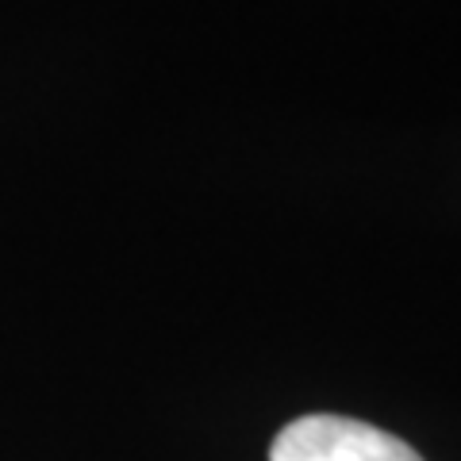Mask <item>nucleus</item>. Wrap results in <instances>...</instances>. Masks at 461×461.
<instances>
[{"mask_svg": "<svg viewBox=\"0 0 461 461\" xmlns=\"http://www.w3.org/2000/svg\"><path fill=\"white\" fill-rule=\"evenodd\" d=\"M269 461H423L403 438L346 420V415H300L269 446Z\"/></svg>", "mask_w": 461, "mask_h": 461, "instance_id": "obj_1", "label": "nucleus"}]
</instances>
